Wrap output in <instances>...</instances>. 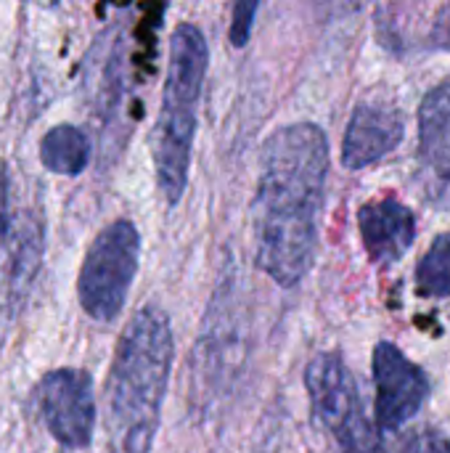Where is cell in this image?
Wrapping results in <instances>:
<instances>
[{
  "instance_id": "1",
  "label": "cell",
  "mask_w": 450,
  "mask_h": 453,
  "mask_svg": "<svg viewBox=\"0 0 450 453\" xmlns=\"http://www.w3.org/2000/svg\"><path fill=\"white\" fill-rule=\"evenodd\" d=\"M326 175L329 141L318 125H286L263 143L252 207L255 257L284 289L297 287L316 263Z\"/></svg>"
},
{
  "instance_id": "2",
  "label": "cell",
  "mask_w": 450,
  "mask_h": 453,
  "mask_svg": "<svg viewBox=\"0 0 450 453\" xmlns=\"http://www.w3.org/2000/svg\"><path fill=\"white\" fill-rule=\"evenodd\" d=\"M172 329L156 305H143L117 340L106 377V430L114 453H149L159 433L172 372Z\"/></svg>"
},
{
  "instance_id": "3",
  "label": "cell",
  "mask_w": 450,
  "mask_h": 453,
  "mask_svg": "<svg viewBox=\"0 0 450 453\" xmlns=\"http://www.w3.org/2000/svg\"><path fill=\"white\" fill-rule=\"evenodd\" d=\"M207 64L210 50L202 29L194 24H180L172 32L162 109L154 130L156 186L170 207H175L183 199L188 186L191 149L196 138V111Z\"/></svg>"
},
{
  "instance_id": "4",
  "label": "cell",
  "mask_w": 450,
  "mask_h": 453,
  "mask_svg": "<svg viewBox=\"0 0 450 453\" xmlns=\"http://www.w3.org/2000/svg\"><path fill=\"white\" fill-rule=\"evenodd\" d=\"M138 263L141 234L133 220L119 218L93 239L77 276L80 305L93 321L109 324L122 313Z\"/></svg>"
},
{
  "instance_id": "5",
  "label": "cell",
  "mask_w": 450,
  "mask_h": 453,
  "mask_svg": "<svg viewBox=\"0 0 450 453\" xmlns=\"http://www.w3.org/2000/svg\"><path fill=\"white\" fill-rule=\"evenodd\" d=\"M305 388L316 417L342 453H374L377 438L363 414L353 372L337 353H318L305 369Z\"/></svg>"
},
{
  "instance_id": "6",
  "label": "cell",
  "mask_w": 450,
  "mask_h": 453,
  "mask_svg": "<svg viewBox=\"0 0 450 453\" xmlns=\"http://www.w3.org/2000/svg\"><path fill=\"white\" fill-rule=\"evenodd\" d=\"M34 401L40 419L50 438L66 451H82L95 430V393L93 377L85 369H53L37 388Z\"/></svg>"
},
{
  "instance_id": "7",
  "label": "cell",
  "mask_w": 450,
  "mask_h": 453,
  "mask_svg": "<svg viewBox=\"0 0 450 453\" xmlns=\"http://www.w3.org/2000/svg\"><path fill=\"white\" fill-rule=\"evenodd\" d=\"M377 388V427L382 435L403 430L430 398V380L398 345L379 342L371 358Z\"/></svg>"
},
{
  "instance_id": "8",
  "label": "cell",
  "mask_w": 450,
  "mask_h": 453,
  "mask_svg": "<svg viewBox=\"0 0 450 453\" xmlns=\"http://www.w3.org/2000/svg\"><path fill=\"white\" fill-rule=\"evenodd\" d=\"M419 167L427 194L450 204V82L430 90L419 109Z\"/></svg>"
},
{
  "instance_id": "9",
  "label": "cell",
  "mask_w": 450,
  "mask_h": 453,
  "mask_svg": "<svg viewBox=\"0 0 450 453\" xmlns=\"http://www.w3.org/2000/svg\"><path fill=\"white\" fill-rule=\"evenodd\" d=\"M406 135L403 114L387 104H361L347 125L342 141V165L347 170H363L393 149L400 146Z\"/></svg>"
},
{
  "instance_id": "10",
  "label": "cell",
  "mask_w": 450,
  "mask_h": 453,
  "mask_svg": "<svg viewBox=\"0 0 450 453\" xmlns=\"http://www.w3.org/2000/svg\"><path fill=\"white\" fill-rule=\"evenodd\" d=\"M358 228H361L363 247L371 263L377 265L398 263L416 239V218L395 196H385L363 204L358 212Z\"/></svg>"
},
{
  "instance_id": "11",
  "label": "cell",
  "mask_w": 450,
  "mask_h": 453,
  "mask_svg": "<svg viewBox=\"0 0 450 453\" xmlns=\"http://www.w3.org/2000/svg\"><path fill=\"white\" fill-rule=\"evenodd\" d=\"M11 239V297L19 300L27 295L40 260H42V223L34 212L24 215L16 223V231H8Z\"/></svg>"
},
{
  "instance_id": "12",
  "label": "cell",
  "mask_w": 450,
  "mask_h": 453,
  "mask_svg": "<svg viewBox=\"0 0 450 453\" xmlns=\"http://www.w3.org/2000/svg\"><path fill=\"white\" fill-rule=\"evenodd\" d=\"M90 146L80 127L74 125H56L40 141V162L53 175H80L88 167Z\"/></svg>"
},
{
  "instance_id": "13",
  "label": "cell",
  "mask_w": 450,
  "mask_h": 453,
  "mask_svg": "<svg viewBox=\"0 0 450 453\" xmlns=\"http://www.w3.org/2000/svg\"><path fill=\"white\" fill-rule=\"evenodd\" d=\"M416 287L424 297H450V231L432 242L416 265Z\"/></svg>"
},
{
  "instance_id": "14",
  "label": "cell",
  "mask_w": 450,
  "mask_h": 453,
  "mask_svg": "<svg viewBox=\"0 0 450 453\" xmlns=\"http://www.w3.org/2000/svg\"><path fill=\"white\" fill-rule=\"evenodd\" d=\"M260 0H233V16H231V42L236 48H244L249 42L255 16H257Z\"/></svg>"
},
{
  "instance_id": "15",
  "label": "cell",
  "mask_w": 450,
  "mask_h": 453,
  "mask_svg": "<svg viewBox=\"0 0 450 453\" xmlns=\"http://www.w3.org/2000/svg\"><path fill=\"white\" fill-rule=\"evenodd\" d=\"M400 453H450V441L435 430H424L414 435Z\"/></svg>"
},
{
  "instance_id": "16",
  "label": "cell",
  "mask_w": 450,
  "mask_h": 453,
  "mask_svg": "<svg viewBox=\"0 0 450 453\" xmlns=\"http://www.w3.org/2000/svg\"><path fill=\"white\" fill-rule=\"evenodd\" d=\"M11 231V212H8V167L0 162V239Z\"/></svg>"
},
{
  "instance_id": "17",
  "label": "cell",
  "mask_w": 450,
  "mask_h": 453,
  "mask_svg": "<svg viewBox=\"0 0 450 453\" xmlns=\"http://www.w3.org/2000/svg\"><path fill=\"white\" fill-rule=\"evenodd\" d=\"M326 13H350V11H358L363 3H369V0H316Z\"/></svg>"
},
{
  "instance_id": "18",
  "label": "cell",
  "mask_w": 450,
  "mask_h": 453,
  "mask_svg": "<svg viewBox=\"0 0 450 453\" xmlns=\"http://www.w3.org/2000/svg\"><path fill=\"white\" fill-rule=\"evenodd\" d=\"M37 3H50V0H37Z\"/></svg>"
}]
</instances>
